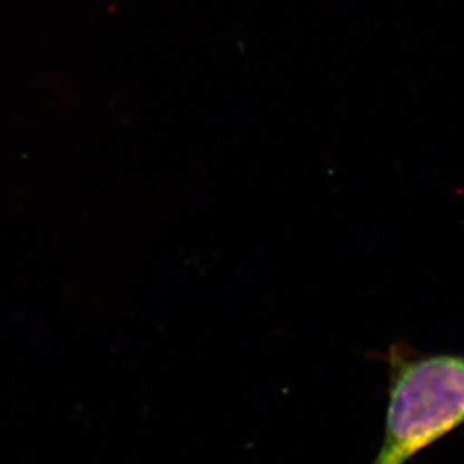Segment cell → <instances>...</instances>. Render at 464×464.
<instances>
[{"instance_id":"1","label":"cell","mask_w":464,"mask_h":464,"mask_svg":"<svg viewBox=\"0 0 464 464\" xmlns=\"http://www.w3.org/2000/svg\"><path fill=\"white\" fill-rule=\"evenodd\" d=\"M384 438L372 464H407L464 424V356L391 345Z\"/></svg>"}]
</instances>
